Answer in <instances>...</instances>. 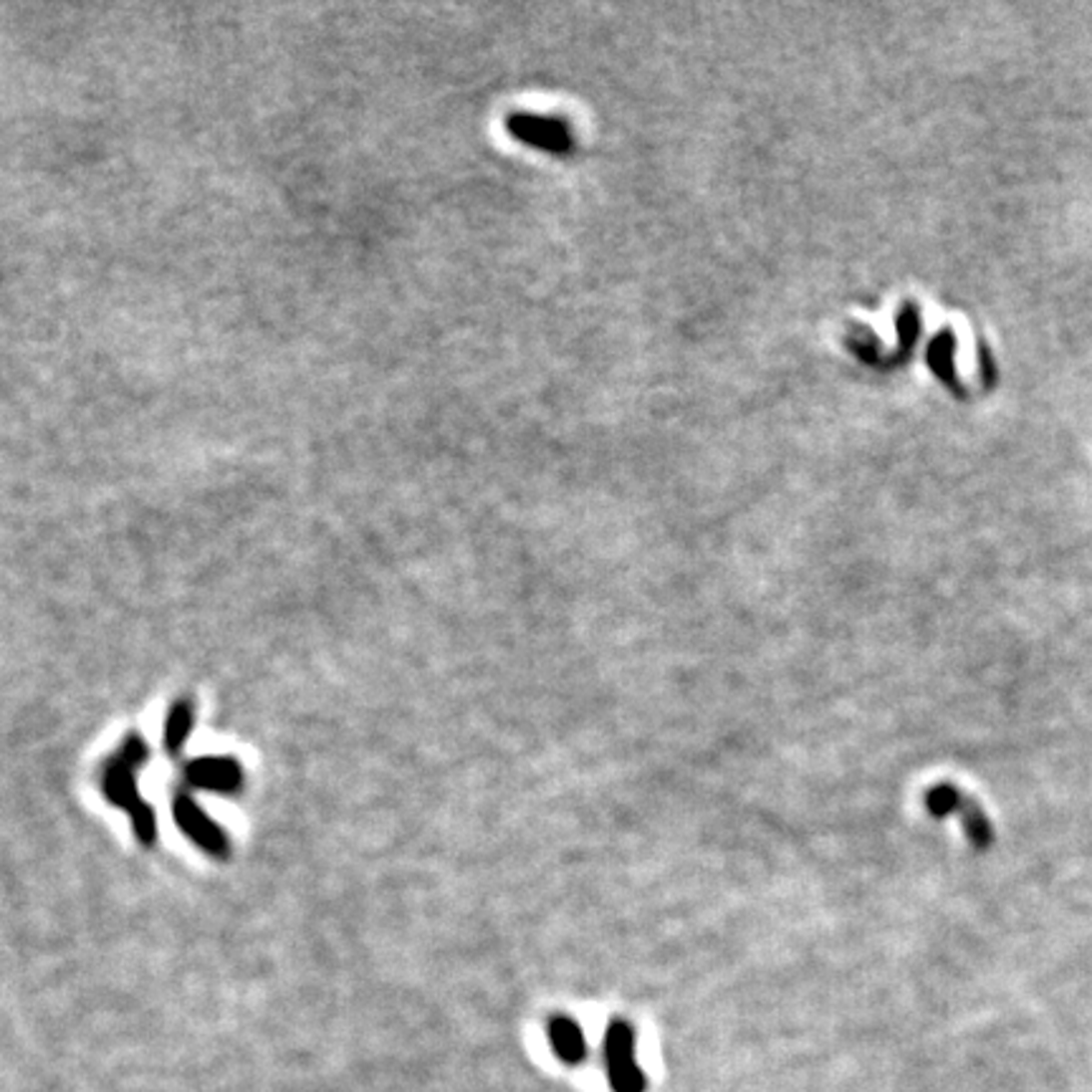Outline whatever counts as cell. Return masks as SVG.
<instances>
[{
	"label": "cell",
	"mask_w": 1092,
	"mask_h": 1092,
	"mask_svg": "<svg viewBox=\"0 0 1092 1092\" xmlns=\"http://www.w3.org/2000/svg\"><path fill=\"white\" fill-rule=\"evenodd\" d=\"M175 817H178L180 827H183L185 832L195 839V842L203 844L208 852L226 854L228 849L226 834L218 829V824H213L211 819L203 815V810L195 805V802L185 800V797L183 800H178V805H175Z\"/></svg>",
	"instance_id": "obj_1"
},
{
	"label": "cell",
	"mask_w": 1092,
	"mask_h": 1092,
	"mask_svg": "<svg viewBox=\"0 0 1092 1092\" xmlns=\"http://www.w3.org/2000/svg\"><path fill=\"white\" fill-rule=\"evenodd\" d=\"M190 782L201 790L233 792L241 785V769L231 759H203L195 762L188 772Z\"/></svg>",
	"instance_id": "obj_2"
},
{
	"label": "cell",
	"mask_w": 1092,
	"mask_h": 1092,
	"mask_svg": "<svg viewBox=\"0 0 1092 1092\" xmlns=\"http://www.w3.org/2000/svg\"><path fill=\"white\" fill-rule=\"evenodd\" d=\"M511 132L531 145L546 147V150H567L569 132L567 127L559 125L557 120H536V117H514L511 120Z\"/></svg>",
	"instance_id": "obj_3"
},
{
	"label": "cell",
	"mask_w": 1092,
	"mask_h": 1092,
	"mask_svg": "<svg viewBox=\"0 0 1092 1092\" xmlns=\"http://www.w3.org/2000/svg\"><path fill=\"white\" fill-rule=\"evenodd\" d=\"M549 1039H552V1047L554 1052H557L559 1060L569 1062V1065L582 1060L584 1052H587L582 1029H579L577 1024L567 1017H557L549 1022Z\"/></svg>",
	"instance_id": "obj_4"
},
{
	"label": "cell",
	"mask_w": 1092,
	"mask_h": 1092,
	"mask_svg": "<svg viewBox=\"0 0 1092 1092\" xmlns=\"http://www.w3.org/2000/svg\"><path fill=\"white\" fill-rule=\"evenodd\" d=\"M953 354H956V336L951 331H941L928 346V364L953 392L961 395V382H958L956 367H953Z\"/></svg>",
	"instance_id": "obj_5"
},
{
	"label": "cell",
	"mask_w": 1092,
	"mask_h": 1092,
	"mask_svg": "<svg viewBox=\"0 0 1092 1092\" xmlns=\"http://www.w3.org/2000/svg\"><path fill=\"white\" fill-rule=\"evenodd\" d=\"M104 792H107V797L114 805L130 807L132 812H140L135 795V777H132V767H127L125 762H117L107 769V774H104Z\"/></svg>",
	"instance_id": "obj_6"
},
{
	"label": "cell",
	"mask_w": 1092,
	"mask_h": 1092,
	"mask_svg": "<svg viewBox=\"0 0 1092 1092\" xmlns=\"http://www.w3.org/2000/svg\"><path fill=\"white\" fill-rule=\"evenodd\" d=\"M633 1052H635V1032H633V1027H630V1024H625V1022L610 1024V1029H607V1034H605V1062H607V1070H612V1067H622V1065H630V1062H635Z\"/></svg>",
	"instance_id": "obj_7"
},
{
	"label": "cell",
	"mask_w": 1092,
	"mask_h": 1092,
	"mask_svg": "<svg viewBox=\"0 0 1092 1092\" xmlns=\"http://www.w3.org/2000/svg\"><path fill=\"white\" fill-rule=\"evenodd\" d=\"M958 812H961V817H963V829H966L968 839H971L973 844H979V847L989 844L991 827H989V822L984 819V815H981L976 807L968 805V802H963V800H961V807H958Z\"/></svg>",
	"instance_id": "obj_8"
},
{
	"label": "cell",
	"mask_w": 1092,
	"mask_h": 1092,
	"mask_svg": "<svg viewBox=\"0 0 1092 1092\" xmlns=\"http://www.w3.org/2000/svg\"><path fill=\"white\" fill-rule=\"evenodd\" d=\"M190 726H193V711H190V706L188 704L175 706V711L170 714V721H168V736H165L170 752H178L180 744L188 739Z\"/></svg>",
	"instance_id": "obj_9"
},
{
	"label": "cell",
	"mask_w": 1092,
	"mask_h": 1092,
	"mask_svg": "<svg viewBox=\"0 0 1092 1092\" xmlns=\"http://www.w3.org/2000/svg\"><path fill=\"white\" fill-rule=\"evenodd\" d=\"M925 807H928V812L933 817H946L951 815V812H958V807H961V797H958V792L953 790V787L938 785L925 795Z\"/></svg>",
	"instance_id": "obj_10"
},
{
	"label": "cell",
	"mask_w": 1092,
	"mask_h": 1092,
	"mask_svg": "<svg viewBox=\"0 0 1092 1092\" xmlns=\"http://www.w3.org/2000/svg\"><path fill=\"white\" fill-rule=\"evenodd\" d=\"M607 1075H610L612 1090H615V1092H643L645 1090V1077H643V1072H640V1067L635 1065V1062H630V1065H622V1067H612V1070H607Z\"/></svg>",
	"instance_id": "obj_11"
},
{
	"label": "cell",
	"mask_w": 1092,
	"mask_h": 1092,
	"mask_svg": "<svg viewBox=\"0 0 1092 1092\" xmlns=\"http://www.w3.org/2000/svg\"><path fill=\"white\" fill-rule=\"evenodd\" d=\"M981 369H984V382L986 387H994L996 382V364H994V357H991V352L986 349L984 344H981Z\"/></svg>",
	"instance_id": "obj_12"
}]
</instances>
